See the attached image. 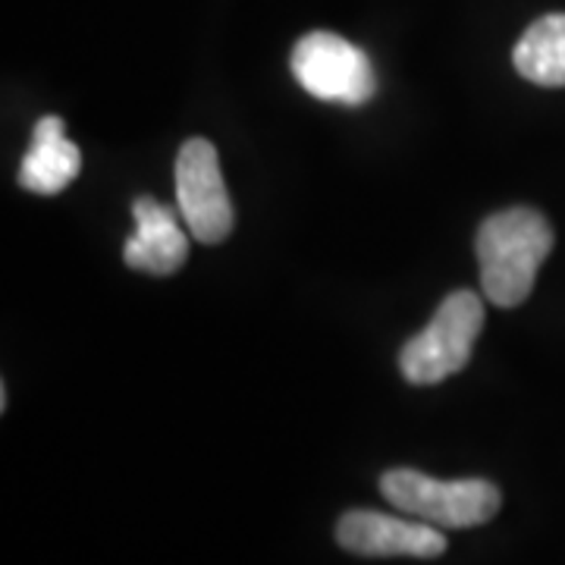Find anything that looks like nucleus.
Returning a JSON list of instances; mask_svg holds the SVG:
<instances>
[{
	"mask_svg": "<svg viewBox=\"0 0 565 565\" xmlns=\"http://www.w3.org/2000/svg\"><path fill=\"white\" fill-rule=\"evenodd\" d=\"M475 252L487 299L497 308H519L553 252V226L534 207H505L481 223Z\"/></svg>",
	"mask_w": 565,
	"mask_h": 565,
	"instance_id": "obj_1",
	"label": "nucleus"
},
{
	"mask_svg": "<svg viewBox=\"0 0 565 565\" xmlns=\"http://www.w3.org/2000/svg\"><path fill=\"white\" fill-rule=\"evenodd\" d=\"M381 493L399 512L434 527H478L500 512V487L484 478L440 481L415 468H393L381 478Z\"/></svg>",
	"mask_w": 565,
	"mask_h": 565,
	"instance_id": "obj_2",
	"label": "nucleus"
},
{
	"mask_svg": "<svg viewBox=\"0 0 565 565\" xmlns=\"http://www.w3.org/2000/svg\"><path fill=\"white\" fill-rule=\"evenodd\" d=\"M481 330H484V302L478 292L459 289L446 296L430 323L403 345L399 352L403 377L415 386H430L459 374L471 359V349Z\"/></svg>",
	"mask_w": 565,
	"mask_h": 565,
	"instance_id": "obj_3",
	"label": "nucleus"
},
{
	"mask_svg": "<svg viewBox=\"0 0 565 565\" xmlns=\"http://www.w3.org/2000/svg\"><path fill=\"white\" fill-rule=\"evenodd\" d=\"M292 76L318 102L362 107L377 92V73L371 57L352 41L333 32H308L292 47Z\"/></svg>",
	"mask_w": 565,
	"mask_h": 565,
	"instance_id": "obj_4",
	"label": "nucleus"
},
{
	"mask_svg": "<svg viewBox=\"0 0 565 565\" xmlns=\"http://www.w3.org/2000/svg\"><path fill=\"white\" fill-rule=\"evenodd\" d=\"M177 204L199 243L217 245L233 233V202L223 182L217 148L207 139H189L180 148Z\"/></svg>",
	"mask_w": 565,
	"mask_h": 565,
	"instance_id": "obj_5",
	"label": "nucleus"
},
{
	"mask_svg": "<svg viewBox=\"0 0 565 565\" xmlns=\"http://www.w3.org/2000/svg\"><path fill=\"white\" fill-rule=\"evenodd\" d=\"M337 541L355 556H412L437 559L446 553L444 527L427 525L418 519H399L371 509H352L337 525Z\"/></svg>",
	"mask_w": 565,
	"mask_h": 565,
	"instance_id": "obj_6",
	"label": "nucleus"
},
{
	"mask_svg": "<svg viewBox=\"0 0 565 565\" xmlns=\"http://www.w3.org/2000/svg\"><path fill=\"white\" fill-rule=\"evenodd\" d=\"M136 233L122 245V258L132 270L154 277L177 274L189 258V236L182 233L180 217L151 195H141L132 204Z\"/></svg>",
	"mask_w": 565,
	"mask_h": 565,
	"instance_id": "obj_7",
	"label": "nucleus"
},
{
	"mask_svg": "<svg viewBox=\"0 0 565 565\" xmlns=\"http://www.w3.org/2000/svg\"><path fill=\"white\" fill-rule=\"evenodd\" d=\"M82 154L66 139V122L61 117H41L32 132V148L20 167V185L39 195H57L79 177Z\"/></svg>",
	"mask_w": 565,
	"mask_h": 565,
	"instance_id": "obj_8",
	"label": "nucleus"
},
{
	"mask_svg": "<svg viewBox=\"0 0 565 565\" xmlns=\"http://www.w3.org/2000/svg\"><path fill=\"white\" fill-rule=\"evenodd\" d=\"M512 63L534 85L565 88V13L531 22L512 51Z\"/></svg>",
	"mask_w": 565,
	"mask_h": 565,
	"instance_id": "obj_9",
	"label": "nucleus"
}]
</instances>
